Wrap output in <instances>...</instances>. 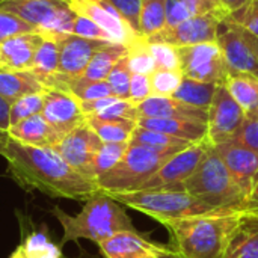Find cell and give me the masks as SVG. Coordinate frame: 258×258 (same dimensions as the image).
<instances>
[{"mask_svg":"<svg viewBox=\"0 0 258 258\" xmlns=\"http://www.w3.org/2000/svg\"><path fill=\"white\" fill-rule=\"evenodd\" d=\"M3 2H11V0H0V3H3Z\"/></svg>","mask_w":258,"mask_h":258,"instance_id":"58","label":"cell"},{"mask_svg":"<svg viewBox=\"0 0 258 258\" xmlns=\"http://www.w3.org/2000/svg\"><path fill=\"white\" fill-rule=\"evenodd\" d=\"M41 115L62 136L86 124L80 101L73 94L60 89H45Z\"/></svg>","mask_w":258,"mask_h":258,"instance_id":"15","label":"cell"},{"mask_svg":"<svg viewBox=\"0 0 258 258\" xmlns=\"http://www.w3.org/2000/svg\"><path fill=\"white\" fill-rule=\"evenodd\" d=\"M233 141L258 153V115L246 116L243 125L240 127Z\"/></svg>","mask_w":258,"mask_h":258,"instance_id":"44","label":"cell"},{"mask_svg":"<svg viewBox=\"0 0 258 258\" xmlns=\"http://www.w3.org/2000/svg\"><path fill=\"white\" fill-rule=\"evenodd\" d=\"M47 88L32 71H14L0 68V97L11 104L26 95L44 92Z\"/></svg>","mask_w":258,"mask_h":258,"instance_id":"23","label":"cell"},{"mask_svg":"<svg viewBox=\"0 0 258 258\" xmlns=\"http://www.w3.org/2000/svg\"><path fill=\"white\" fill-rule=\"evenodd\" d=\"M107 195L113 198L116 203H119L121 206L141 212L156 219L162 225L171 221L225 212V210H216L207 206L206 203L195 198L184 189L181 190H132V192H116V194H107Z\"/></svg>","mask_w":258,"mask_h":258,"instance_id":"5","label":"cell"},{"mask_svg":"<svg viewBox=\"0 0 258 258\" xmlns=\"http://www.w3.org/2000/svg\"><path fill=\"white\" fill-rule=\"evenodd\" d=\"M11 127V103L0 97V132L8 133Z\"/></svg>","mask_w":258,"mask_h":258,"instance_id":"49","label":"cell"},{"mask_svg":"<svg viewBox=\"0 0 258 258\" xmlns=\"http://www.w3.org/2000/svg\"><path fill=\"white\" fill-rule=\"evenodd\" d=\"M165 14H166V27L178 26L180 23L194 17L184 0H166Z\"/></svg>","mask_w":258,"mask_h":258,"instance_id":"47","label":"cell"},{"mask_svg":"<svg viewBox=\"0 0 258 258\" xmlns=\"http://www.w3.org/2000/svg\"><path fill=\"white\" fill-rule=\"evenodd\" d=\"M9 258H27L26 255H24V252H23V249H21V246L18 245V248L9 255Z\"/></svg>","mask_w":258,"mask_h":258,"instance_id":"54","label":"cell"},{"mask_svg":"<svg viewBox=\"0 0 258 258\" xmlns=\"http://www.w3.org/2000/svg\"><path fill=\"white\" fill-rule=\"evenodd\" d=\"M151 95H153V89H151L150 76L133 73L130 80V101L138 106L147 98H150Z\"/></svg>","mask_w":258,"mask_h":258,"instance_id":"46","label":"cell"},{"mask_svg":"<svg viewBox=\"0 0 258 258\" xmlns=\"http://www.w3.org/2000/svg\"><path fill=\"white\" fill-rule=\"evenodd\" d=\"M112 5L124 18L125 21L139 33V12H141V0H104ZM141 35V33H139Z\"/></svg>","mask_w":258,"mask_h":258,"instance_id":"45","label":"cell"},{"mask_svg":"<svg viewBox=\"0 0 258 258\" xmlns=\"http://www.w3.org/2000/svg\"><path fill=\"white\" fill-rule=\"evenodd\" d=\"M246 119V113L230 95L225 85H218L209 109L207 142L212 147L233 141Z\"/></svg>","mask_w":258,"mask_h":258,"instance_id":"10","label":"cell"},{"mask_svg":"<svg viewBox=\"0 0 258 258\" xmlns=\"http://www.w3.org/2000/svg\"><path fill=\"white\" fill-rule=\"evenodd\" d=\"M181 71L171 70H156L150 74L153 95L157 97H172L181 85L183 80Z\"/></svg>","mask_w":258,"mask_h":258,"instance_id":"37","label":"cell"},{"mask_svg":"<svg viewBox=\"0 0 258 258\" xmlns=\"http://www.w3.org/2000/svg\"><path fill=\"white\" fill-rule=\"evenodd\" d=\"M128 144L142 145V147H147V148H151V150H156V151L174 153V154L195 145V144H190L187 141L177 139V138H172L169 135L154 132V130H148V128L139 127V125H136Z\"/></svg>","mask_w":258,"mask_h":258,"instance_id":"29","label":"cell"},{"mask_svg":"<svg viewBox=\"0 0 258 258\" xmlns=\"http://www.w3.org/2000/svg\"><path fill=\"white\" fill-rule=\"evenodd\" d=\"M224 258H258V218L249 213L237 230Z\"/></svg>","mask_w":258,"mask_h":258,"instance_id":"26","label":"cell"},{"mask_svg":"<svg viewBox=\"0 0 258 258\" xmlns=\"http://www.w3.org/2000/svg\"><path fill=\"white\" fill-rule=\"evenodd\" d=\"M248 2H251V0H221V5L230 15V14L239 11L240 8H243Z\"/></svg>","mask_w":258,"mask_h":258,"instance_id":"50","label":"cell"},{"mask_svg":"<svg viewBox=\"0 0 258 258\" xmlns=\"http://www.w3.org/2000/svg\"><path fill=\"white\" fill-rule=\"evenodd\" d=\"M257 115H258V113H257Z\"/></svg>","mask_w":258,"mask_h":258,"instance_id":"60","label":"cell"},{"mask_svg":"<svg viewBox=\"0 0 258 258\" xmlns=\"http://www.w3.org/2000/svg\"><path fill=\"white\" fill-rule=\"evenodd\" d=\"M216 86L215 83H204V82H198V80H192L187 77H183L180 88L177 89V92L172 95L175 100H180L189 106L203 109V110H209L216 92Z\"/></svg>","mask_w":258,"mask_h":258,"instance_id":"30","label":"cell"},{"mask_svg":"<svg viewBox=\"0 0 258 258\" xmlns=\"http://www.w3.org/2000/svg\"><path fill=\"white\" fill-rule=\"evenodd\" d=\"M51 215L63 230L62 240L59 243L60 248L68 242H77L82 239L98 245L118 233H139L130 216L125 213L124 206L101 190L85 201L80 213L74 216L68 215L60 207H53Z\"/></svg>","mask_w":258,"mask_h":258,"instance_id":"3","label":"cell"},{"mask_svg":"<svg viewBox=\"0 0 258 258\" xmlns=\"http://www.w3.org/2000/svg\"><path fill=\"white\" fill-rule=\"evenodd\" d=\"M44 92L26 95L11 104V125L18 124L23 119L39 115L44 107Z\"/></svg>","mask_w":258,"mask_h":258,"instance_id":"38","label":"cell"},{"mask_svg":"<svg viewBox=\"0 0 258 258\" xmlns=\"http://www.w3.org/2000/svg\"><path fill=\"white\" fill-rule=\"evenodd\" d=\"M138 125L187 141L190 144H201L207 141V124H200L194 121L172 118H139Z\"/></svg>","mask_w":258,"mask_h":258,"instance_id":"22","label":"cell"},{"mask_svg":"<svg viewBox=\"0 0 258 258\" xmlns=\"http://www.w3.org/2000/svg\"><path fill=\"white\" fill-rule=\"evenodd\" d=\"M216 42L221 47L224 59L234 73H246L258 77V59L246 38L245 30L225 18L219 23Z\"/></svg>","mask_w":258,"mask_h":258,"instance_id":"13","label":"cell"},{"mask_svg":"<svg viewBox=\"0 0 258 258\" xmlns=\"http://www.w3.org/2000/svg\"><path fill=\"white\" fill-rule=\"evenodd\" d=\"M178 54L184 77L204 83H225L230 68L216 41L180 47Z\"/></svg>","mask_w":258,"mask_h":258,"instance_id":"8","label":"cell"},{"mask_svg":"<svg viewBox=\"0 0 258 258\" xmlns=\"http://www.w3.org/2000/svg\"><path fill=\"white\" fill-rule=\"evenodd\" d=\"M127 54V45L119 42H106L101 48L95 51L88 68L83 73V79L103 82L107 80L115 63Z\"/></svg>","mask_w":258,"mask_h":258,"instance_id":"25","label":"cell"},{"mask_svg":"<svg viewBox=\"0 0 258 258\" xmlns=\"http://www.w3.org/2000/svg\"><path fill=\"white\" fill-rule=\"evenodd\" d=\"M127 59L132 73L150 76L153 71H156V63L151 54L150 42L144 36H138L127 45Z\"/></svg>","mask_w":258,"mask_h":258,"instance_id":"33","label":"cell"},{"mask_svg":"<svg viewBox=\"0 0 258 258\" xmlns=\"http://www.w3.org/2000/svg\"><path fill=\"white\" fill-rule=\"evenodd\" d=\"M246 215L248 207L171 221L163 227L169 246L181 258H224Z\"/></svg>","mask_w":258,"mask_h":258,"instance_id":"2","label":"cell"},{"mask_svg":"<svg viewBox=\"0 0 258 258\" xmlns=\"http://www.w3.org/2000/svg\"><path fill=\"white\" fill-rule=\"evenodd\" d=\"M42 39L44 38L38 32H33L17 35L0 42L2 68L14 71H29Z\"/></svg>","mask_w":258,"mask_h":258,"instance_id":"20","label":"cell"},{"mask_svg":"<svg viewBox=\"0 0 258 258\" xmlns=\"http://www.w3.org/2000/svg\"><path fill=\"white\" fill-rule=\"evenodd\" d=\"M100 252L104 258H157L172 251L169 245L148 240L141 233H118L101 243Z\"/></svg>","mask_w":258,"mask_h":258,"instance_id":"16","label":"cell"},{"mask_svg":"<svg viewBox=\"0 0 258 258\" xmlns=\"http://www.w3.org/2000/svg\"><path fill=\"white\" fill-rule=\"evenodd\" d=\"M2 157L11 178L26 190L73 201H88L100 192L97 183L73 169L53 147H30L9 138Z\"/></svg>","mask_w":258,"mask_h":258,"instance_id":"1","label":"cell"},{"mask_svg":"<svg viewBox=\"0 0 258 258\" xmlns=\"http://www.w3.org/2000/svg\"><path fill=\"white\" fill-rule=\"evenodd\" d=\"M116 100H121V98L110 95V97H104V98H98V100H92V101H80V107H82L85 116H94V115L100 113L101 110H104L112 103H115Z\"/></svg>","mask_w":258,"mask_h":258,"instance_id":"48","label":"cell"},{"mask_svg":"<svg viewBox=\"0 0 258 258\" xmlns=\"http://www.w3.org/2000/svg\"><path fill=\"white\" fill-rule=\"evenodd\" d=\"M245 33H246V38H248V41H249V44H251V47H252V50H254V53H255L258 59V36L248 33L246 30H245Z\"/></svg>","mask_w":258,"mask_h":258,"instance_id":"51","label":"cell"},{"mask_svg":"<svg viewBox=\"0 0 258 258\" xmlns=\"http://www.w3.org/2000/svg\"><path fill=\"white\" fill-rule=\"evenodd\" d=\"M76 258H95V257H94V255H91V254H88L86 251H83V252H80V255H79V257H76Z\"/></svg>","mask_w":258,"mask_h":258,"instance_id":"57","label":"cell"},{"mask_svg":"<svg viewBox=\"0 0 258 258\" xmlns=\"http://www.w3.org/2000/svg\"><path fill=\"white\" fill-rule=\"evenodd\" d=\"M128 150V142L124 144H107L103 142V145L100 147L95 159H94V177L95 181L104 175L106 172L112 171L125 156Z\"/></svg>","mask_w":258,"mask_h":258,"instance_id":"35","label":"cell"},{"mask_svg":"<svg viewBox=\"0 0 258 258\" xmlns=\"http://www.w3.org/2000/svg\"><path fill=\"white\" fill-rule=\"evenodd\" d=\"M132 71L128 67V59L127 54L124 57H121L115 67L112 68L109 77H107V83L112 89V94L116 98L121 100H130V80H132Z\"/></svg>","mask_w":258,"mask_h":258,"instance_id":"36","label":"cell"},{"mask_svg":"<svg viewBox=\"0 0 258 258\" xmlns=\"http://www.w3.org/2000/svg\"><path fill=\"white\" fill-rule=\"evenodd\" d=\"M8 136L20 144L30 147H54L63 138L47 122L41 113L11 125Z\"/></svg>","mask_w":258,"mask_h":258,"instance_id":"21","label":"cell"},{"mask_svg":"<svg viewBox=\"0 0 258 258\" xmlns=\"http://www.w3.org/2000/svg\"><path fill=\"white\" fill-rule=\"evenodd\" d=\"M29 71H32L47 88L59 74V41L44 38Z\"/></svg>","mask_w":258,"mask_h":258,"instance_id":"27","label":"cell"},{"mask_svg":"<svg viewBox=\"0 0 258 258\" xmlns=\"http://www.w3.org/2000/svg\"><path fill=\"white\" fill-rule=\"evenodd\" d=\"M174 153L156 151L142 145L128 144L124 159L97 180L98 189L106 194L138 190Z\"/></svg>","mask_w":258,"mask_h":258,"instance_id":"6","label":"cell"},{"mask_svg":"<svg viewBox=\"0 0 258 258\" xmlns=\"http://www.w3.org/2000/svg\"><path fill=\"white\" fill-rule=\"evenodd\" d=\"M65 91L73 94L79 101H92V100L113 95L107 80L94 82V80H86L83 77L68 80Z\"/></svg>","mask_w":258,"mask_h":258,"instance_id":"34","label":"cell"},{"mask_svg":"<svg viewBox=\"0 0 258 258\" xmlns=\"http://www.w3.org/2000/svg\"><path fill=\"white\" fill-rule=\"evenodd\" d=\"M74 14L82 15L95 24H98L101 29H104L115 42L128 45L132 41H135L139 33L135 32V29L125 21V18L107 2L104 0H63Z\"/></svg>","mask_w":258,"mask_h":258,"instance_id":"14","label":"cell"},{"mask_svg":"<svg viewBox=\"0 0 258 258\" xmlns=\"http://www.w3.org/2000/svg\"><path fill=\"white\" fill-rule=\"evenodd\" d=\"M183 189L216 210H242L248 207V194L228 171L216 150L210 145Z\"/></svg>","mask_w":258,"mask_h":258,"instance_id":"4","label":"cell"},{"mask_svg":"<svg viewBox=\"0 0 258 258\" xmlns=\"http://www.w3.org/2000/svg\"><path fill=\"white\" fill-rule=\"evenodd\" d=\"M157 258H181L178 254H175L174 252V249L172 251H169L168 254H163V255H160V257H157Z\"/></svg>","mask_w":258,"mask_h":258,"instance_id":"55","label":"cell"},{"mask_svg":"<svg viewBox=\"0 0 258 258\" xmlns=\"http://www.w3.org/2000/svg\"><path fill=\"white\" fill-rule=\"evenodd\" d=\"M225 88L246 116L258 113V77L246 73L230 71L225 79Z\"/></svg>","mask_w":258,"mask_h":258,"instance_id":"24","label":"cell"},{"mask_svg":"<svg viewBox=\"0 0 258 258\" xmlns=\"http://www.w3.org/2000/svg\"><path fill=\"white\" fill-rule=\"evenodd\" d=\"M249 213L258 218V206H249Z\"/></svg>","mask_w":258,"mask_h":258,"instance_id":"56","label":"cell"},{"mask_svg":"<svg viewBox=\"0 0 258 258\" xmlns=\"http://www.w3.org/2000/svg\"><path fill=\"white\" fill-rule=\"evenodd\" d=\"M86 124L95 132L101 142L124 144L130 142L132 135L138 125L136 121L128 119H101L97 116H86Z\"/></svg>","mask_w":258,"mask_h":258,"instance_id":"28","label":"cell"},{"mask_svg":"<svg viewBox=\"0 0 258 258\" xmlns=\"http://www.w3.org/2000/svg\"><path fill=\"white\" fill-rule=\"evenodd\" d=\"M210 144H195L166 160L138 190H181L200 166Z\"/></svg>","mask_w":258,"mask_h":258,"instance_id":"9","label":"cell"},{"mask_svg":"<svg viewBox=\"0 0 258 258\" xmlns=\"http://www.w3.org/2000/svg\"><path fill=\"white\" fill-rule=\"evenodd\" d=\"M27 258H63L60 245L54 243L45 231H32L20 243Z\"/></svg>","mask_w":258,"mask_h":258,"instance_id":"32","label":"cell"},{"mask_svg":"<svg viewBox=\"0 0 258 258\" xmlns=\"http://www.w3.org/2000/svg\"><path fill=\"white\" fill-rule=\"evenodd\" d=\"M151 54L154 57L156 70L181 71L178 48L166 42H150Z\"/></svg>","mask_w":258,"mask_h":258,"instance_id":"39","label":"cell"},{"mask_svg":"<svg viewBox=\"0 0 258 258\" xmlns=\"http://www.w3.org/2000/svg\"><path fill=\"white\" fill-rule=\"evenodd\" d=\"M225 18L227 17L218 12L195 15L180 23L178 26L165 27L157 35L148 38V42H166L177 48L203 42H213L216 41L219 23Z\"/></svg>","mask_w":258,"mask_h":258,"instance_id":"12","label":"cell"},{"mask_svg":"<svg viewBox=\"0 0 258 258\" xmlns=\"http://www.w3.org/2000/svg\"><path fill=\"white\" fill-rule=\"evenodd\" d=\"M94 116L101 119H128L138 122L139 112H138V106L130 100H116L115 103H112L110 106H107L104 110H101Z\"/></svg>","mask_w":258,"mask_h":258,"instance_id":"43","label":"cell"},{"mask_svg":"<svg viewBox=\"0 0 258 258\" xmlns=\"http://www.w3.org/2000/svg\"><path fill=\"white\" fill-rule=\"evenodd\" d=\"M228 171L239 181L242 189L248 194V198L258 181V153L252 151L236 141L213 147ZM249 201V200H248Z\"/></svg>","mask_w":258,"mask_h":258,"instance_id":"17","label":"cell"},{"mask_svg":"<svg viewBox=\"0 0 258 258\" xmlns=\"http://www.w3.org/2000/svg\"><path fill=\"white\" fill-rule=\"evenodd\" d=\"M104 44L76 35L63 36L59 39V74L67 80L82 77L95 51Z\"/></svg>","mask_w":258,"mask_h":258,"instance_id":"18","label":"cell"},{"mask_svg":"<svg viewBox=\"0 0 258 258\" xmlns=\"http://www.w3.org/2000/svg\"><path fill=\"white\" fill-rule=\"evenodd\" d=\"M8 139H9L8 133H3V132H0V156H2V154H3V151H5V147H6V142H8Z\"/></svg>","mask_w":258,"mask_h":258,"instance_id":"53","label":"cell"},{"mask_svg":"<svg viewBox=\"0 0 258 258\" xmlns=\"http://www.w3.org/2000/svg\"><path fill=\"white\" fill-rule=\"evenodd\" d=\"M248 206H258V181L255 183L251 195H249V201H248Z\"/></svg>","mask_w":258,"mask_h":258,"instance_id":"52","label":"cell"},{"mask_svg":"<svg viewBox=\"0 0 258 258\" xmlns=\"http://www.w3.org/2000/svg\"><path fill=\"white\" fill-rule=\"evenodd\" d=\"M0 68H2V63H0Z\"/></svg>","mask_w":258,"mask_h":258,"instance_id":"59","label":"cell"},{"mask_svg":"<svg viewBox=\"0 0 258 258\" xmlns=\"http://www.w3.org/2000/svg\"><path fill=\"white\" fill-rule=\"evenodd\" d=\"M101 145L103 142L95 132L88 124H83L65 135L53 148L80 175L97 183L94 177V159Z\"/></svg>","mask_w":258,"mask_h":258,"instance_id":"11","label":"cell"},{"mask_svg":"<svg viewBox=\"0 0 258 258\" xmlns=\"http://www.w3.org/2000/svg\"><path fill=\"white\" fill-rule=\"evenodd\" d=\"M33 32H38V30L32 24L17 17L15 14L0 9V42L17 35L33 33Z\"/></svg>","mask_w":258,"mask_h":258,"instance_id":"40","label":"cell"},{"mask_svg":"<svg viewBox=\"0 0 258 258\" xmlns=\"http://www.w3.org/2000/svg\"><path fill=\"white\" fill-rule=\"evenodd\" d=\"M166 0H141L139 33L144 38H151L166 27L165 14Z\"/></svg>","mask_w":258,"mask_h":258,"instance_id":"31","label":"cell"},{"mask_svg":"<svg viewBox=\"0 0 258 258\" xmlns=\"http://www.w3.org/2000/svg\"><path fill=\"white\" fill-rule=\"evenodd\" d=\"M139 118H172L183 121H194L200 124L209 122V110L189 106L174 97L151 95L138 104Z\"/></svg>","mask_w":258,"mask_h":258,"instance_id":"19","label":"cell"},{"mask_svg":"<svg viewBox=\"0 0 258 258\" xmlns=\"http://www.w3.org/2000/svg\"><path fill=\"white\" fill-rule=\"evenodd\" d=\"M0 9L32 24L42 38L59 41L73 35L76 14L63 0H11L0 3Z\"/></svg>","mask_w":258,"mask_h":258,"instance_id":"7","label":"cell"},{"mask_svg":"<svg viewBox=\"0 0 258 258\" xmlns=\"http://www.w3.org/2000/svg\"><path fill=\"white\" fill-rule=\"evenodd\" d=\"M228 18L248 33L258 36V0L248 2L243 8L230 14Z\"/></svg>","mask_w":258,"mask_h":258,"instance_id":"42","label":"cell"},{"mask_svg":"<svg viewBox=\"0 0 258 258\" xmlns=\"http://www.w3.org/2000/svg\"><path fill=\"white\" fill-rule=\"evenodd\" d=\"M73 35L86 38V39H92V41L115 42L113 38L104 29H101L94 21H91L82 15H77V14H76V20H74V26H73Z\"/></svg>","mask_w":258,"mask_h":258,"instance_id":"41","label":"cell"}]
</instances>
